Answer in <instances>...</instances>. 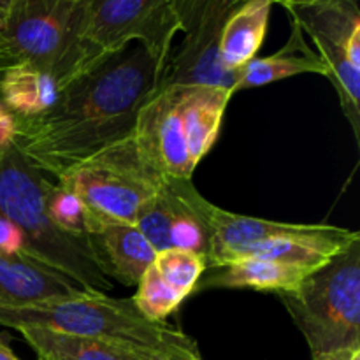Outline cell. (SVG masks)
I'll return each mask as SVG.
<instances>
[{
    "label": "cell",
    "mask_w": 360,
    "mask_h": 360,
    "mask_svg": "<svg viewBox=\"0 0 360 360\" xmlns=\"http://www.w3.org/2000/svg\"><path fill=\"white\" fill-rule=\"evenodd\" d=\"M162 77L164 69L143 46H127L67 81L41 111L9 112L11 139L39 171L60 178L129 137Z\"/></svg>",
    "instance_id": "6da1fadb"
},
{
    "label": "cell",
    "mask_w": 360,
    "mask_h": 360,
    "mask_svg": "<svg viewBox=\"0 0 360 360\" xmlns=\"http://www.w3.org/2000/svg\"><path fill=\"white\" fill-rule=\"evenodd\" d=\"M48 181L11 137L0 144V214L25 236L37 266L62 274L81 290L105 294L111 280L105 276L90 239L65 234L49 220Z\"/></svg>",
    "instance_id": "7a4b0ae2"
},
{
    "label": "cell",
    "mask_w": 360,
    "mask_h": 360,
    "mask_svg": "<svg viewBox=\"0 0 360 360\" xmlns=\"http://www.w3.org/2000/svg\"><path fill=\"white\" fill-rule=\"evenodd\" d=\"M0 327H39L72 336L102 338L130 347L167 350L195 345L176 327L155 323L137 311L132 297L115 299L102 292L35 302H0Z\"/></svg>",
    "instance_id": "3957f363"
},
{
    "label": "cell",
    "mask_w": 360,
    "mask_h": 360,
    "mask_svg": "<svg viewBox=\"0 0 360 360\" xmlns=\"http://www.w3.org/2000/svg\"><path fill=\"white\" fill-rule=\"evenodd\" d=\"M91 0H11L0 42L55 88L90 69Z\"/></svg>",
    "instance_id": "277c9868"
},
{
    "label": "cell",
    "mask_w": 360,
    "mask_h": 360,
    "mask_svg": "<svg viewBox=\"0 0 360 360\" xmlns=\"http://www.w3.org/2000/svg\"><path fill=\"white\" fill-rule=\"evenodd\" d=\"M276 295L311 355L360 348V238Z\"/></svg>",
    "instance_id": "5b68a950"
},
{
    "label": "cell",
    "mask_w": 360,
    "mask_h": 360,
    "mask_svg": "<svg viewBox=\"0 0 360 360\" xmlns=\"http://www.w3.org/2000/svg\"><path fill=\"white\" fill-rule=\"evenodd\" d=\"M164 176L146 164L130 134L55 181L76 193L88 211V236L101 221L134 224L141 207L164 183Z\"/></svg>",
    "instance_id": "8992f818"
},
{
    "label": "cell",
    "mask_w": 360,
    "mask_h": 360,
    "mask_svg": "<svg viewBox=\"0 0 360 360\" xmlns=\"http://www.w3.org/2000/svg\"><path fill=\"white\" fill-rule=\"evenodd\" d=\"M311 37L340 98L345 118L360 143V7L359 0H316L288 9Z\"/></svg>",
    "instance_id": "52a82bcc"
},
{
    "label": "cell",
    "mask_w": 360,
    "mask_h": 360,
    "mask_svg": "<svg viewBox=\"0 0 360 360\" xmlns=\"http://www.w3.org/2000/svg\"><path fill=\"white\" fill-rule=\"evenodd\" d=\"M178 32L176 0H91L90 67L136 42L165 70Z\"/></svg>",
    "instance_id": "ba28073f"
},
{
    "label": "cell",
    "mask_w": 360,
    "mask_h": 360,
    "mask_svg": "<svg viewBox=\"0 0 360 360\" xmlns=\"http://www.w3.org/2000/svg\"><path fill=\"white\" fill-rule=\"evenodd\" d=\"M245 0H176L183 41L172 48L160 88L169 84H218L234 94L236 76L218 60V44L229 18Z\"/></svg>",
    "instance_id": "9c48e42d"
},
{
    "label": "cell",
    "mask_w": 360,
    "mask_h": 360,
    "mask_svg": "<svg viewBox=\"0 0 360 360\" xmlns=\"http://www.w3.org/2000/svg\"><path fill=\"white\" fill-rule=\"evenodd\" d=\"M137 148L153 171L164 178L192 179L197 165L190 157L179 115L176 88H158L137 115L132 130Z\"/></svg>",
    "instance_id": "30bf717a"
},
{
    "label": "cell",
    "mask_w": 360,
    "mask_h": 360,
    "mask_svg": "<svg viewBox=\"0 0 360 360\" xmlns=\"http://www.w3.org/2000/svg\"><path fill=\"white\" fill-rule=\"evenodd\" d=\"M315 269L278 259H236L207 266L192 294L211 288H252L259 292H287L297 287Z\"/></svg>",
    "instance_id": "8fae6325"
},
{
    "label": "cell",
    "mask_w": 360,
    "mask_h": 360,
    "mask_svg": "<svg viewBox=\"0 0 360 360\" xmlns=\"http://www.w3.org/2000/svg\"><path fill=\"white\" fill-rule=\"evenodd\" d=\"M101 266L109 280H118L125 287H136L144 271L153 264L157 252L127 221H101L88 236Z\"/></svg>",
    "instance_id": "7c38bea8"
},
{
    "label": "cell",
    "mask_w": 360,
    "mask_h": 360,
    "mask_svg": "<svg viewBox=\"0 0 360 360\" xmlns=\"http://www.w3.org/2000/svg\"><path fill=\"white\" fill-rule=\"evenodd\" d=\"M171 86V84H169ZM176 88L179 115L190 157L195 165L210 153L217 143L229 101L234 97L231 88L218 84H172Z\"/></svg>",
    "instance_id": "4fadbf2b"
},
{
    "label": "cell",
    "mask_w": 360,
    "mask_h": 360,
    "mask_svg": "<svg viewBox=\"0 0 360 360\" xmlns=\"http://www.w3.org/2000/svg\"><path fill=\"white\" fill-rule=\"evenodd\" d=\"M162 190L169 206L171 248L190 250L207 266L213 250V227L207 217L211 202L200 195L192 179L165 178Z\"/></svg>",
    "instance_id": "5bb4252c"
},
{
    "label": "cell",
    "mask_w": 360,
    "mask_h": 360,
    "mask_svg": "<svg viewBox=\"0 0 360 360\" xmlns=\"http://www.w3.org/2000/svg\"><path fill=\"white\" fill-rule=\"evenodd\" d=\"M299 74H322L327 67L319 53L306 42L304 32L292 21V34L281 49L269 56H255L236 72L234 94L248 88L266 86Z\"/></svg>",
    "instance_id": "9a60e30c"
},
{
    "label": "cell",
    "mask_w": 360,
    "mask_h": 360,
    "mask_svg": "<svg viewBox=\"0 0 360 360\" xmlns=\"http://www.w3.org/2000/svg\"><path fill=\"white\" fill-rule=\"evenodd\" d=\"M39 360H146L150 348L130 347L102 338L72 336L39 327L18 329Z\"/></svg>",
    "instance_id": "2e32d148"
},
{
    "label": "cell",
    "mask_w": 360,
    "mask_h": 360,
    "mask_svg": "<svg viewBox=\"0 0 360 360\" xmlns=\"http://www.w3.org/2000/svg\"><path fill=\"white\" fill-rule=\"evenodd\" d=\"M271 0H245L225 23L218 44L221 69L236 76L262 48L269 25Z\"/></svg>",
    "instance_id": "e0dca14e"
},
{
    "label": "cell",
    "mask_w": 360,
    "mask_h": 360,
    "mask_svg": "<svg viewBox=\"0 0 360 360\" xmlns=\"http://www.w3.org/2000/svg\"><path fill=\"white\" fill-rule=\"evenodd\" d=\"M185 299V295L171 287L151 264L136 285L132 301L144 319L155 323H165L167 316L172 315Z\"/></svg>",
    "instance_id": "ac0fdd59"
},
{
    "label": "cell",
    "mask_w": 360,
    "mask_h": 360,
    "mask_svg": "<svg viewBox=\"0 0 360 360\" xmlns=\"http://www.w3.org/2000/svg\"><path fill=\"white\" fill-rule=\"evenodd\" d=\"M46 211L56 227L69 236L88 239V211L79 197L58 181L46 185Z\"/></svg>",
    "instance_id": "d6986e66"
},
{
    "label": "cell",
    "mask_w": 360,
    "mask_h": 360,
    "mask_svg": "<svg viewBox=\"0 0 360 360\" xmlns=\"http://www.w3.org/2000/svg\"><path fill=\"white\" fill-rule=\"evenodd\" d=\"M153 266L157 267L160 276L185 297L192 294L200 274L206 269L202 257L183 248H167L164 252H157Z\"/></svg>",
    "instance_id": "ffe728a7"
},
{
    "label": "cell",
    "mask_w": 360,
    "mask_h": 360,
    "mask_svg": "<svg viewBox=\"0 0 360 360\" xmlns=\"http://www.w3.org/2000/svg\"><path fill=\"white\" fill-rule=\"evenodd\" d=\"M146 360H202L197 345L190 347H172L167 350H146Z\"/></svg>",
    "instance_id": "44dd1931"
},
{
    "label": "cell",
    "mask_w": 360,
    "mask_h": 360,
    "mask_svg": "<svg viewBox=\"0 0 360 360\" xmlns=\"http://www.w3.org/2000/svg\"><path fill=\"white\" fill-rule=\"evenodd\" d=\"M21 65V62L18 60V56L7 48L4 42H0V88H2L4 81H6L7 74L14 69V67Z\"/></svg>",
    "instance_id": "7402d4cb"
},
{
    "label": "cell",
    "mask_w": 360,
    "mask_h": 360,
    "mask_svg": "<svg viewBox=\"0 0 360 360\" xmlns=\"http://www.w3.org/2000/svg\"><path fill=\"white\" fill-rule=\"evenodd\" d=\"M360 348H352V350H334L323 352V354H315L313 360H352V355Z\"/></svg>",
    "instance_id": "603a6c76"
},
{
    "label": "cell",
    "mask_w": 360,
    "mask_h": 360,
    "mask_svg": "<svg viewBox=\"0 0 360 360\" xmlns=\"http://www.w3.org/2000/svg\"><path fill=\"white\" fill-rule=\"evenodd\" d=\"M0 360H20L14 355V352L11 350L9 345H7V340L4 338V334H0Z\"/></svg>",
    "instance_id": "cb8c5ba5"
},
{
    "label": "cell",
    "mask_w": 360,
    "mask_h": 360,
    "mask_svg": "<svg viewBox=\"0 0 360 360\" xmlns=\"http://www.w3.org/2000/svg\"><path fill=\"white\" fill-rule=\"evenodd\" d=\"M273 4H278V6L285 7V9H294V7H301V6H308V4L316 2V0H271Z\"/></svg>",
    "instance_id": "d4e9b609"
},
{
    "label": "cell",
    "mask_w": 360,
    "mask_h": 360,
    "mask_svg": "<svg viewBox=\"0 0 360 360\" xmlns=\"http://www.w3.org/2000/svg\"><path fill=\"white\" fill-rule=\"evenodd\" d=\"M9 6H11V0H0V27H2L4 18H6Z\"/></svg>",
    "instance_id": "484cf974"
}]
</instances>
